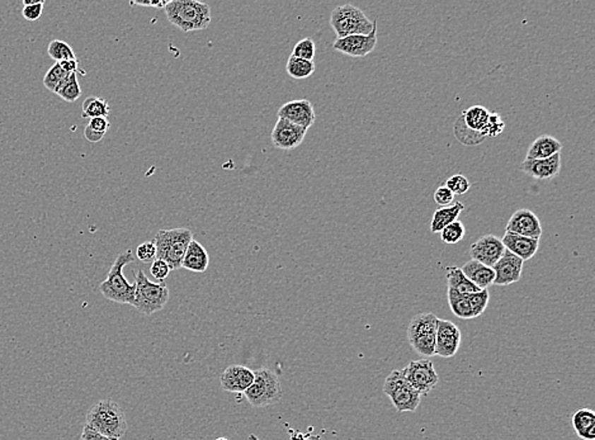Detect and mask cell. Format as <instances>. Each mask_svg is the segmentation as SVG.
Returning a JSON list of instances; mask_svg holds the SVG:
<instances>
[{"label":"cell","instance_id":"cell-1","mask_svg":"<svg viewBox=\"0 0 595 440\" xmlns=\"http://www.w3.org/2000/svg\"><path fill=\"white\" fill-rule=\"evenodd\" d=\"M170 25L180 31H202L211 23V8L197 0H170L164 8Z\"/></svg>","mask_w":595,"mask_h":440},{"label":"cell","instance_id":"cell-2","mask_svg":"<svg viewBox=\"0 0 595 440\" xmlns=\"http://www.w3.org/2000/svg\"><path fill=\"white\" fill-rule=\"evenodd\" d=\"M86 425L94 432L111 439L119 440L127 432V420L124 410L112 400L94 403L88 411Z\"/></svg>","mask_w":595,"mask_h":440},{"label":"cell","instance_id":"cell-3","mask_svg":"<svg viewBox=\"0 0 595 440\" xmlns=\"http://www.w3.org/2000/svg\"><path fill=\"white\" fill-rule=\"evenodd\" d=\"M134 261L135 256L130 249L118 255L114 263L112 264L106 280H103L100 285V293L105 298L116 304L134 306L136 285L135 282L130 283L124 274V268Z\"/></svg>","mask_w":595,"mask_h":440},{"label":"cell","instance_id":"cell-4","mask_svg":"<svg viewBox=\"0 0 595 440\" xmlns=\"http://www.w3.org/2000/svg\"><path fill=\"white\" fill-rule=\"evenodd\" d=\"M192 240V231L184 227L158 231L154 239L156 259L165 261L170 270H178L182 268L187 248Z\"/></svg>","mask_w":595,"mask_h":440},{"label":"cell","instance_id":"cell-5","mask_svg":"<svg viewBox=\"0 0 595 440\" xmlns=\"http://www.w3.org/2000/svg\"><path fill=\"white\" fill-rule=\"evenodd\" d=\"M135 302L134 307L145 316H150L162 311L169 301V288L163 282H151L143 270H139L135 275Z\"/></svg>","mask_w":595,"mask_h":440},{"label":"cell","instance_id":"cell-6","mask_svg":"<svg viewBox=\"0 0 595 440\" xmlns=\"http://www.w3.org/2000/svg\"><path fill=\"white\" fill-rule=\"evenodd\" d=\"M330 25L334 30L336 38H344L353 35H370L373 28V20L365 12L353 4H344L334 8L330 14Z\"/></svg>","mask_w":595,"mask_h":440},{"label":"cell","instance_id":"cell-7","mask_svg":"<svg viewBox=\"0 0 595 440\" xmlns=\"http://www.w3.org/2000/svg\"><path fill=\"white\" fill-rule=\"evenodd\" d=\"M244 395L254 408H266L279 403L282 398V387L278 376L267 368L254 371V381Z\"/></svg>","mask_w":595,"mask_h":440},{"label":"cell","instance_id":"cell-8","mask_svg":"<svg viewBox=\"0 0 595 440\" xmlns=\"http://www.w3.org/2000/svg\"><path fill=\"white\" fill-rule=\"evenodd\" d=\"M438 317L434 314H419L410 321L408 328V340L416 353L425 357L434 355L435 334Z\"/></svg>","mask_w":595,"mask_h":440},{"label":"cell","instance_id":"cell-9","mask_svg":"<svg viewBox=\"0 0 595 440\" xmlns=\"http://www.w3.org/2000/svg\"><path fill=\"white\" fill-rule=\"evenodd\" d=\"M384 392L399 412H414L422 396L405 379L401 371H394L384 381Z\"/></svg>","mask_w":595,"mask_h":440},{"label":"cell","instance_id":"cell-10","mask_svg":"<svg viewBox=\"0 0 595 440\" xmlns=\"http://www.w3.org/2000/svg\"><path fill=\"white\" fill-rule=\"evenodd\" d=\"M401 372L410 386L416 392L420 393V396L428 395L440 381L438 373L434 368L433 362L429 359L410 362Z\"/></svg>","mask_w":595,"mask_h":440},{"label":"cell","instance_id":"cell-11","mask_svg":"<svg viewBox=\"0 0 595 440\" xmlns=\"http://www.w3.org/2000/svg\"><path fill=\"white\" fill-rule=\"evenodd\" d=\"M377 46V20L373 19V28L370 35H353L336 38L333 49L350 57H365Z\"/></svg>","mask_w":595,"mask_h":440},{"label":"cell","instance_id":"cell-12","mask_svg":"<svg viewBox=\"0 0 595 440\" xmlns=\"http://www.w3.org/2000/svg\"><path fill=\"white\" fill-rule=\"evenodd\" d=\"M462 334L459 326L449 320H438L434 355L442 358H452L459 352Z\"/></svg>","mask_w":595,"mask_h":440},{"label":"cell","instance_id":"cell-13","mask_svg":"<svg viewBox=\"0 0 595 440\" xmlns=\"http://www.w3.org/2000/svg\"><path fill=\"white\" fill-rule=\"evenodd\" d=\"M306 133H307V130L304 127H300L285 119L278 118L273 127L272 135H271L273 146L276 149L285 150V151L296 149L304 143Z\"/></svg>","mask_w":595,"mask_h":440},{"label":"cell","instance_id":"cell-14","mask_svg":"<svg viewBox=\"0 0 595 440\" xmlns=\"http://www.w3.org/2000/svg\"><path fill=\"white\" fill-rule=\"evenodd\" d=\"M278 118L309 130L315 124L317 114L310 100H296L287 102L279 108Z\"/></svg>","mask_w":595,"mask_h":440},{"label":"cell","instance_id":"cell-15","mask_svg":"<svg viewBox=\"0 0 595 440\" xmlns=\"http://www.w3.org/2000/svg\"><path fill=\"white\" fill-rule=\"evenodd\" d=\"M504 245L502 239L497 236L485 235L480 237L478 242L472 244L470 248V255L472 261H478L486 267L493 268L496 261L502 258L504 253Z\"/></svg>","mask_w":595,"mask_h":440},{"label":"cell","instance_id":"cell-16","mask_svg":"<svg viewBox=\"0 0 595 440\" xmlns=\"http://www.w3.org/2000/svg\"><path fill=\"white\" fill-rule=\"evenodd\" d=\"M505 232H512L515 235L540 240L542 235L540 218H537L536 213L531 210H526V208L518 210L512 215V218H509Z\"/></svg>","mask_w":595,"mask_h":440},{"label":"cell","instance_id":"cell-17","mask_svg":"<svg viewBox=\"0 0 595 440\" xmlns=\"http://www.w3.org/2000/svg\"><path fill=\"white\" fill-rule=\"evenodd\" d=\"M523 266H524V261L505 249L502 258L496 261L495 266L493 267V270L495 273V279L493 285H509L517 283L521 279Z\"/></svg>","mask_w":595,"mask_h":440},{"label":"cell","instance_id":"cell-18","mask_svg":"<svg viewBox=\"0 0 595 440\" xmlns=\"http://www.w3.org/2000/svg\"><path fill=\"white\" fill-rule=\"evenodd\" d=\"M254 381V371L248 367L230 366L223 371L220 383L223 391L231 393H244Z\"/></svg>","mask_w":595,"mask_h":440},{"label":"cell","instance_id":"cell-19","mask_svg":"<svg viewBox=\"0 0 595 440\" xmlns=\"http://www.w3.org/2000/svg\"><path fill=\"white\" fill-rule=\"evenodd\" d=\"M521 170L534 179H553L561 170V154L540 160H524L522 162Z\"/></svg>","mask_w":595,"mask_h":440},{"label":"cell","instance_id":"cell-20","mask_svg":"<svg viewBox=\"0 0 595 440\" xmlns=\"http://www.w3.org/2000/svg\"><path fill=\"white\" fill-rule=\"evenodd\" d=\"M504 248L510 251L512 254L518 256L523 261L532 259L534 255L537 254L540 248V240L538 239H531L524 236L515 235L512 232H505L502 239Z\"/></svg>","mask_w":595,"mask_h":440},{"label":"cell","instance_id":"cell-21","mask_svg":"<svg viewBox=\"0 0 595 440\" xmlns=\"http://www.w3.org/2000/svg\"><path fill=\"white\" fill-rule=\"evenodd\" d=\"M210 256L201 242L193 239L187 248L186 255L182 261V268L193 273H205L208 269Z\"/></svg>","mask_w":595,"mask_h":440},{"label":"cell","instance_id":"cell-22","mask_svg":"<svg viewBox=\"0 0 595 440\" xmlns=\"http://www.w3.org/2000/svg\"><path fill=\"white\" fill-rule=\"evenodd\" d=\"M562 145L551 135H541L534 140L527 151L526 160H540L560 154Z\"/></svg>","mask_w":595,"mask_h":440},{"label":"cell","instance_id":"cell-23","mask_svg":"<svg viewBox=\"0 0 595 440\" xmlns=\"http://www.w3.org/2000/svg\"><path fill=\"white\" fill-rule=\"evenodd\" d=\"M466 278L478 287V290H488V287L494 283L495 273L493 268L486 267L476 261H469L461 268Z\"/></svg>","mask_w":595,"mask_h":440},{"label":"cell","instance_id":"cell-24","mask_svg":"<svg viewBox=\"0 0 595 440\" xmlns=\"http://www.w3.org/2000/svg\"><path fill=\"white\" fill-rule=\"evenodd\" d=\"M465 210L462 202H454L448 207H440V210L434 212L430 221V231L432 234H438L448 225L459 221V215Z\"/></svg>","mask_w":595,"mask_h":440},{"label":"cell","instance_id":"cell-25","mask_svg":"<svg viewBox=\"0 0 595 440\" xmlns=\"http://www.w3.org/2000/svg\"><path fill=\"white\" fill-rule=\"evenodd\" d=\"M572 427L577 436L583 440H595V412L582 409L572 415Z\"/></svg>","mask_w":595,"mask_h":440},{"label":"cell","instance_id":"cell-26","mask_svg":"<svg viewBox=\"0 0 595 440\" xmlns=\"http://www.w3.org/2000/svg\"><path fill=\"white\" fill-rule=\"evenodd\" d=\"M446 272L448 290L457 292L459 295H466V296L472 295L475 292L483 291V290H478L476 285L466 278V275L461 268L448 267Z\"/></svg>","mask_w":595,"mask_h":440},{"label":"cell","instance_id":"cell-27","mask_svg":"<svg viewBox=\"0 0 595 440\" xmlns=\"http://www.w3.org/2000/svg\"><path fill=\"white\" fill-rule=\"evenodd\" d=\"M489 117L490 112L488 108L483 106H473L462 113L461 121H464V126L466 129L481 135L485 126L489 121Z\"/></svg>","mask_w":595,"mask_h":440},{"label":"cell","instance_id":"cell-28","mask_svg":"<svg viewBox=\"0 0 595 440\" xmlns=\"http://www.w3.org/2000/svg\"><path fill=\"white\" fill-rule=\"evenodd\" d=\"M448 304L451 307V311L453 315L462 319V320H471L475 319V314L472 310L471 304H470V298L466 295H459L457 292L451 291L448 290Z\"/></svg>","mask_w":595,"mask_h":440},{"label":"cell","instance_id":"cell-29","mask_svg":"<svg viewBox=\"0 0 595 440\" xmlns=\"http://www.w3.org/2000/svg\"><path fill=\"white\" fill-rule=\"evenodd\" d=\"M315 69H317L315 62L298 59V57L292 55L290 56L287 65H285L287 74L296 81H302V79L310 78L311 75L315 73Z\"/></svg>","mask_w":595,"mask_h":440},{"label":"cell","instance_id":"cell-30","mask_svg":"<svg viewBox=\"0 0 595 440\" xmlns=\"http://www.w3.org/2000/svg\"><path fill=\"white\" fill-rule=\"evenodd\" d=\"M81 117L83 118H98L107 117L110 116L111 112V107L108 105V100L105 98H100V97H88L87 100H84L83 107H81Z\"/></svg>","mask_w":595,"mask_h":440},{"label":"cell","instance_id":"cell-31","mask_svg":"<svg viewBox=\"0 0 595 440\" xmlns=\"http://www.w3.org/2000/svg\"><path fill=\"white\" fill-rule=\"evenodd\" d=\"M55 94L69 103H73L75 100H79L81 95V88L78 81V75H68L59 84V87L56 88Z\"/></svg>","mask_w":595,"mask_h":440},{"label":"cell","instance_id":"cell-32","mask_svg":"<svg viewBox=\"0 0 595 440\" xmlns=\"http://www.w3.org/2000/svg\"><path fill=\"white\" fill-rule=\"evenodd\" d=\"M49 56L51 59H54L56 62L66 61V60H74L75 57L74 50L71 49L70 44H66L65 41L61 40H54L51 41L47 49Z\"/></svg>","mask_w":595,"mask_h":440},{"label":"cell","instance_id":"cell-33","mask_svg":"<svg viewBox=\"0 0 595 440\" xmlns=\"http://www.w3.org/2000/svg\"><path fill=\"white\" fill-rule=\"evenodd\" d=\"M440 240L444 244H459L466 235V229L461 221H454L440 232Z\"/></svg>","mask_w":595,"mask_h":440},{"label":"cell","instance_id":"cell-34","mask_svg":"<svg viewBox=\"0 0 595 440\" xmlns=\"http://www.w3.org/2000/svg\"><path fill=\"white\" fill-rule=\"evenodd\" d=\"M315 54H317V46L311 37L302 38L301 41H298L292 51V56L309 60V61H314Z\"/></svg>","mask_w":595,"mask_h":440},{"label":"cell","instance_id":"cell-35","mask_svg":"<svg viewBox=\"0 0 595 440\" xmlns=\"http://www.w3.org/2000/svg\"><path fill=\"white\" fill-rule=\"evenodd\" d=\"M70 74H66L59 62H56L52 68L49 69V71L46 73L44 78V85L47 90H50L52 93H55L56 88L59 87V84L61 83L66 76Z\"/></svg>","mask_w":595,"mask_h":440},{"label":"cell","instance_id":"cell-36","mask_svg":"<svg viewBox=\"0 0 595 440\" xmlns=\"http://www.w3.org/2000/svg\"><path fill=\"white\" fill-rule=\"evenodd\" d=\"M446 186L454 196L456 194L462 196V194H465L470 191L471 183H470V180L466 178L465 175L456 174V175H453V177L447 179Z\"/></svg>","mask_w":595,"mask_h":440},{"label":"cell","instance_id":"cell-37","mask_svg":"<svg viewBox=\"0 0 595 440\" xmlns=\"http://www.w3.org/2000/svg\"><path fill=\"white\" fill-rule=\"evenodd\" d=\"M469 298H470V304H471L475 317L481 316L489 304V291L483 290V291L475 292L472 295H469Z\"/></svg>","mask_w":595,"mask_h":440},{"label":"cell","instance_id":"cell-38","mask_svg":"<svg viewBox=\"0 0 595 440\" xmlns=\"http://www.w3.org/2000/svg\"><path fill=\"white\" fill-rule=\"evenodd\" d=\"M505 129V124L502 121V116L497 113H490L489 121L485 126L484 131H483V136L486 137H496L502 133Z\"/></svg>","mask_w":595,"mask_h":440},{"label":"cell","instance_id":"cell-39","mask_svg":"<svg viewBox=\"0 0 595 440\" xmlns=\"http://www.w3.org/2000/svg\"><path fill=\"white\" fill-rule=\"evenodd\" d=\"M136 258L143 263H149L156 259V246L154 240L140 244L136 249Z\"/></svg>","mask_w":595,"mask_h":440},{"label":"cell","instance_id":"cell-40","mask_svg":"<svg viewBox=\"0 0 595 440\" xmlns=\"http://www.w3.org/2000/svg\"><path fill=\"white\" fill-rule=\"evenodd\" d=\"M453 201H454V194L446 186L437 188V191L434 192V202L440 207L453 205Z\"/></svg>","mask_w":595,"mask_h":440},{"label":"cell","instance_id":"cell-41","mask_svg":"<svg viewBox=\"0 0 595 440\" xmlns=\"http://www.w3.org/2000/svg\"><path fill=\"white\" fill-rule=\"evenodd\" d=\"M169 273H170V268H169V266H167L165 261H160V259H155V261L151 263V267H150V274H151V275H153L158 282H163L164 279L167 278Z\"/></svg>","mask_w":595,"mask_h":440},{"label":"cell","instance_id":"cell-42","mask_svg":"<svg viewBox=\"0 0 595 440\" xmlns=\"http://www.w3.org/2000/svg\"><path fill=\"white\" fill-rule=\"evenodd\" d=\"M44 6L45 1L44 0H41V1H38V3L33 4V6H23L22 16H23L25 19H27V20H30V22H35V20H37V19L41 18L42 12H44Z\"/></svg>","mask_w":595,"mask_h":440},{"label":"cell","instance_id":"cell-43","mask_svg":"<svg viewBox=\"0 0 595 440\" xmlns=\"http://www.w3.org/2000/svg\"><path fill=\"white\" fill-rule=\"evenodd\" d=\"M88 126L92 130L95 131V132H98L100 135H105L106 136L107 132H108L110 127H111V122H110V119L107 117L92 118L89 121Z\"/></svg>","mask_w":595,"mask_h":440},{"label":"cell","instance_id":"cell-44","mask_svg":"<svg viewBox=\"0 0 595 440\" xmlns=\"http://www.w3.org/2000/svg\"><path fill=\"white\" fill-rule=\"evenodd\" d=\"M79 440H114L111 438H107L105 435L100 434L97 432H94L93 429L89 428L87 425H84L83 432H81V439Z\"/></svg>","mask_w":595,"mask_h":440},{"label":"cell","instance_id":"cell-45","mask_svg":"<svg viewBox=\"0 0 595 440\" xmlns=\"http://www.w3.org/2000/svg\"><path fill=\"white\" fill-rule=\"evenodd\" d=\"M60 64V66H61L62 70L66 73V74H78V71H81L79 70V61L74 59V60H66V61H61L59 62Z\"/></svg>","mask_w":595,"mask_h":440},{"label":"cell","instance_id":"cell-46","mask_svg":"<svg viewBox=\"0 0 595 440\" xmlns=\"http://www.w3.org/2000/svg\"><path fill=\"white\" fill-rule=\"evenodd\" d=\"M84 137L87 138L89 143H97L102 141V138L105 137V135H100L98 132H95V131L92 130L89 126H87V127H86V130H84Z\"/></svg>","mask_w":595,"mask_h":440},{"label":"cell","instance_id":"cell-47","mask_svg":"<svg viewBox=\"0 0 595 440\" xmlns=\"http://www.w3.org/2000/svg\"><path fill=\"white\" fill-rule=\"evenodd\" d=\"M167 1H162V0H158V1H131V6H155V8H162L164 9L165 6H167Z\"/></svg>","mask_w":595,"mask_h":440},{"label":"cell","instance_id":"cell-48","mask_svg":"<svg viewBox=\"0 0 595 440\" xmlns=\"http://www.w3.org/2000/svg\"><path fill=\"white\" fill-rule=\"evenodd\" d=\"M215 440H229V439H226V438H217V439H215Z\"/></svg>","mask_w":595,"mask_h":440}]
</instances>
